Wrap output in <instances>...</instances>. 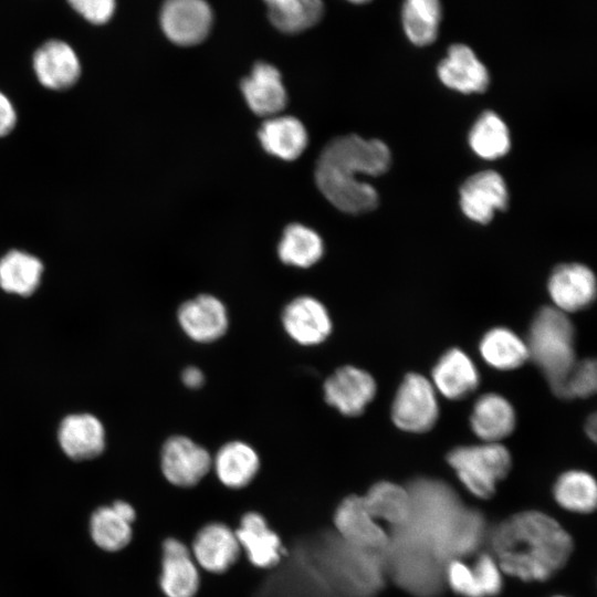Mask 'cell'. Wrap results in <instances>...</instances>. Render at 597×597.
<instances>
[{
    "label": "cell",
    "instance_id": "28",
    "mask_svg": "<svg viewBox=\"0 0 597 597\" xmlns=\"http://www.w3.org/2000/svg\"><path fill=\"white\" fill-rule=\"evenodd\" d=\"M363 500L375 520H384L392 527L405 524L410 516V494L398 484L378 482L368 490Z\"/></svg>",
    "mask_w": 597,
    "mask_h": 597
},
{
    "label": "cell",
    "instance_id": "33",
    "mask_svg": "<svg viewBox=\"0 0 597 597\" xmlns=\"http://www.w3.org/2000/svg\"><path fill=\"white\" fill-rule=\"evenodd\" d=\"M472 150L484 159H496L510 149V134L505 123L492 111L480 115L469 134Z\"/></svg>",
    "mask_w": 597,
    "mask_h": 597
},
{
    "label": "cell",
    "instance_id": "30",
    "mask_svg": "<svg viewBox=\"0 0 597 597\" xmlns=\"http://www.w3.org/2000/svg\"><path fill=\"white\" fill-rule=\"evenodd\" d=\"M271 23L284 33L303 32L323 17L322 0H263Z\"/></svg>",
    "mask_w": 597,
    "mask_h": 597
},
{
    "label": "cell",
    "instance_id": "14",
    "mask_svg": "<svg viewBox=\"0 0 597 597\" xmlns=\"http://www.w3.org/2000/svg\"><path fill=\"white\" fill-rule=\"evenodd\" d=\"M182 332L197 343H211L222 337L229 325L224 304L216 296L201 294L182 303L177 312Z\"/></svg>",
    "mask_w": 597,
    "mask_h": 597
},
{
    "label": "cell",
    "instance_id": "8",
    "mask_svg": "<svg viewBox=\"0 0 597 597\" xmlns=\"http://www.w3.org/2000/svg\"><path fill=\"white\" fill-rule=\"evenodd\" d=\"M212 20V10L206 0H166L159 15L165 35L181 46L202 42L210 32Z\"/></svg>",
    "mask_w": 597,
    "mask_h": 597
},
{
    "label": "cell",
    "instance_id": "42",
    "mask_svg": "<svg viewBox=\"0 0 597 597\" xmlns=\"http://www.w3.org/2000/svg\"><path fill=\"white\" fill-rule=\"evenodd\" d=\"M585 429H586V432H587L588 437L591 440H595V438H596V416H595V413H593L587 419V423H586Z\"/></svg>",
    "mask_w": 597,
    "mask_h": 597
},
{
    "label": "cell",
    "instance_id": "3",
    "mask_svg": "<svg viewBox=\"0 0 597 597\" xmlns=\"http://www.w3.org/2000/svg\"><path fill=\"white\" fill-rule=\"evenodd\" d=\"M500 568L523 580H545L572 553L568 533L548 515L527 511L498 525L491 535Z\"/></svg>",
    "mask_w": 597,
    "mask_h": 597
},
{
    "label": "cell",
    "instance_id": "1",
    "mask_svg": "<svg viewBox=\"0 0 597 597\" xmlns=\"http://www.w3.org/2000/svg\"><path fill=\"white\" fill-rule=\"evenodd\" d=\"M407 490L410 516L405 524L391 528L390 541L422 549L443 565L472 553L481 544L483 516L465 507L447 483L418 478Z\"/></svg>",
    "mask_w": 597,
    "mask_h": 597
},
{
    "label": "cell",
    "instance_id": "22",
    "mask_svg": "<svg viewBox=\"0 0 597 597\" xmlns=\"http://www.w3.org/2000/svg\"><path fill=\"white\" fill-rule=\"evenodd\" d=\"M135 516L133 506L124 501H116L112 506L97 509L90 523L93 541L98 547L108 552L124 548L130 542V524Z\"/></svg>",
    "mask_w": 597,
    "mask_h": 597
},
{
    "label": "cell",
    "instance_id": "19",
    "mask_svg": "<svg viewBox=\"0 0 597 597\" xmlns=\"http://www.w3.org/2000/svg\"><path fill=\"white\" fill-rule=\"evenodd\" d=\"M199 573L188 547L176 538L163 545L160 587L167 597H193L199 588Z\"/></svg>",
    "mask_w": 597,
    "mask_h": 597
},
{
    "label": "cell",
    "instance_id": "37",
    "mask_svg": "<svg viewBox=\"0 0 597 597\" xmlns=\"http://www.w3.org/2000/svg\"><path fill=\"white\" fill-rule=\"evenodd\" d=\"M472 572L481 597H492L500 593L501 570L493 557L488 554L480 555L472 566Z\"/></svg>",
    "mask_w": 597,
    "mask_h": 597
},
{
    "label": "cell",
    "instance_id": "43",
    "mask_svg": "<svg viewBox=\"0 0 597 597\" xmlns=\"http://www.w3.org/2000/svg\"><path fill=\"white\" fill-rule=\"evenodd\" d=\"M347 1L353 2V3L360 4V3L368 2L369 0H347Z\"/></svg>",
    "mask_w": 597,
    "mask_h": 597
},
{
    "label": "cell",
    "instance_id": "41",
    "mask_svg": "<svg viewBox=\"0 0 597 597\" xmlns=\"http://www.w3.org/2000/svg\"><path fill=\"white\" fill-rule=\"evenodd\" d=\"M181 380L188 388L197 389L202 386L205 375L198 367L189 366L184 369Z\"/></svg>",
    "mask_w": 597,
    "mask_h": 597
},
{
    "label": "cell",
    "instance_id": "44",
    "mask_svg": "<svg viewBox=\"0 0 597 597\" xmlns=\"http://www.w3.org/2000/svg\"><path fill=\"white\" fill-rule=\"evenodd\" d=\"M557 597H562V596H557Z\"/></svg>",
    "mask_w": 597,
    "mask_h": 597
},
{
    "label": "cell",
    "instance_id": "6",
    "mask_svg": "<svg viewBox=\"0 0 597 597\" xmlns=\"http://www.w3.org/2000/svg\"><path fill=\"white\" fill-rule=\"evenodd\" d=\"M385 564L395 582L413 596L437 597L443 587L446 565L422 549L389 541Z\"/></svg>",
    "mask_w": 597,
    "mask_h": 597
},
{
    "label": "cell",
    "instance_id": "40",
    "mask_svg": "<svg viewBox=\"0 0 597 597\" xmlns=\"http://www.w3.org/2000/svg\"><path fill=\"white\" fill-rule=\"evenodd\" d=\"M15 124V112L11 102L0 92V136L8 134Z\"/></svg>",
    "mask_w": 597,
    "mask_h": 597
},
{
    "label": "cell",
    "instance_id": "4",
    "mask_svg": "<svg viewBox=\"0 0 597 597\" xmlns=\"http://www.w3.org/2000/svg\"><path fill=\"white\" fill-rule=\"evenodd\" d=\"M528 358L542 370L554 394L574 367V327L556 307H542L532 321L527 342Z\"/></svg>",
    "mask_w": 597,
    "mask_h": 597
},
{
    "label": "cell",
    "instance_id": "2",
    "mask_svg": "<svg viewBox=\"0 0 597 597\" xmlns=\"http://www.w3.org/2000/svg\"><path fill=\"white\" fill-rule=\"evenodd\" d=\"M391 164L390 150L379 139L345 135L332 139L320 154L315 182L323 196L346 213H365L378 205L376 189L356 175L379 176Z\"/></svg>",
    "mask_w": 597,
    "mask_h": 597
},
{
    "label": "cell",
    "instance_id": "25",
    "mask_svg": "<svg viewBox=\"0 0 597 597\" xmlns=\"http://www.w3.org/2000/svg\"><path fill=\"white\" fill-rule=\"evenodd\" d=\"M59 440L70 458L91 459L104 449V429L98 419L92 415H72L62 421Z\"/></svg>",
    "mask_w": 597,
    "mask_h": 597
},
{
    "label": "cell",
    "instance_id": "16",
    "mask_svg": "<svg viewBox=\"0 0 597 597\" xmlns=\"http://www.w3.org/2000/svg\"><path fill=\"white\" fill-rule=\"evenodd\" d=\"M242 95L259 116L279 115L286 106L287 93L280 71L266 62H258L241 82Z\"/></svg>",
    "mask_w": 597,
    "mask_h": 597
},
{
    "label": "cell",
    "instance_id": "18",
    "mask_svg": "<svg viewBox=\"0 0 597 597\" xmlns=\"http://www.w3.org/2000/svg\"><path fill=\"white\" fill-rule=\"evenodd\" d=\"M33 67L39 81L52 90L73 85L81 73L76 53L61 40H50L41 45L34 53Z\"/></svg>",
    "mask_w": 597,
    "mask_h": 597
},
{
    "label": "cell",
    "instance_id": "10",
    "mask_svg": "<svg viewBox=\"0 0 597 597\" xmlns=\"http://www.w3.org/2000/svg\"><path fill=\"white\" fill-rule=\"evenodd\" d=\"M335 527L343 542L371 552H384L389 536L367 510L363 496L345 498L334 514Z\"/></svg>",
    "mask_w": 597,
    "mask_h": 597
},
{
    "label": "cell",
    "instance_id": "17",
    "mask_svg": "<svg viewBox=\"0 0 597 597\" xmlns=\"http://www.w3.org/2000/svg\"><path fill=\"white\" fill-rule=\"evenodd\" d=\"M438 75L447 87L464 94L484 92L489 85L488 70L464 44L450 46L438 65Z\"/></svg>",
    "mask_w": 597,
    "mask_h": 597
},
{
    "label": "cell",
    "instance_id": "20",
    "mask_svg": "<svg viewBox=\"0 0 597 597\" xmlns=\"http://www.w3.org/2000/svg\"><path fill=\"white\" fill-rule=\"evenodd\" d=\"M240 547L234 532L227 525L211 523L197 534L192 553L202 568L211 573H222L237 562Z\"/></svg>",
    "mask_w": 597,
    "mask_h": 597
},
{
    "label": "cell",
    "instance_id": "38",
    "mask_svg": "<svg viewBox=\"0 0 597 597\" xmlns=\"http://www.w3.org/2000/svg\"><path fill=\"white\" fill-rule=\"evenodd\" d=\"M444 579L448 582L449 586L461 596L481 597L472 567L467 566L459 559H452L447 563L444 568Z\"/></svg>",
    "mask_w": 597,
    "mask_h": 597
},
{
    "label": "cell",
    "instance_id": "26",
    "mask_svg": "<svg viewBox=\"0 0 597 597\" xmlns=\"http://www.w3.org/2000/svg\"><path fill=\"white\" fill-rule=\"evenodd\" d=\"M212 467L219 481L231 489L248 485L260 469V458L250 444L230 441L223 444L212 459Z\"/></svg>",
    "mask_w": 597,
    "mask_h": 597
},
{
    "label": "cell",
    "instance_id": "15",
    "mask_svg": "<svg viewBox=\"0 0 597 597\" xmlns=\"http://www.w3.org/2000/svg\"><path fill=\"white\" fill-rule=\"evenodd\" d=\"M548 292L556 308L562 312L583 310L596 297L595 275L583 264H561L549 276Z\"/></svg>",
    "mask_w": 597,
    "mask_h": 597
},
{
    "label": "cell",
    "instance_id": "31",
    "mask_svg": "<svg viewBox=\"0 0 597 597\" xmlns=\"http://www.w3.org/2000/svg\"><path fill=\"white\" fill-rule=\"evenodd\" d=\"M480 353L490 366L501 370L517 368L528 358L526 344L504 327L493 328L482 337Z\"/></svg>",
    "mask_w": 597,
    "mask_h": 597
},
{
    "label": "cell",
    "instance_id": "27",
    "mask_svg": "<svg viewBox=\"0 0 597 597\" xmlns=\"http://www.w3.org/2000/svg\"><path fill=\"white\" fill-rule=\"evenodd\" d=\"M470 423L478 437L488 442H496L513 431L514 409L502 396L486 394L475 401Z\"/></svg>",
    "mask_w": 597,
    "mask_h": 597
},
{
    "label": "cell",
    "instance_id": "9",
    "mask_svg": "<svg viewBox=\"0 0 597 597\" xmlns=\"http://www.w3.org/2000/svg\"><path fill=\"white\" fill-rule=\"evenodd\" d=\"M161 470L174 485L189 488L196 485L210 471V453L188 437H170L161 449Z\"/></svg>",
    "mask_w": 597,
    "mask_h": 597
},
{
    "label": "cell",
    "instance_id": "11",
    "mask_svg": "<svg viewBox=\"0 0 597 597\" xmlns=\"http://www.w3.org/2000/svg\"><path fill=\"white\" fill-rule=\"evenodd\" d=\"M325 401L349 417L364 412L376 394V383L366 370L343 366L323 386Z\"/></svg>",
    "mask_w": 597,
    "mask_h": 597
},
{
    "label": "cell",
    "instance_id": "7",
    "mask_svg": "<svg viewBox=\"0 0 597 597\" xmlns=\"http://www.w3.org/2000/svg\"><path fill=\"white\" fill-rule=\"evenodd\" d=\"M438 404L432 385L422 375L408 374L392 402L395 425L409 432L430 430L437 421Z\"/></svg>",
    "mask_w": 597,
    "mask_h": 597
},
{
    "label": "cell",
    "instance_id": "35",
    "mask_svg": "<svg viewBox=\"0 0 597 597\" xmlns=\"http://www.w3.org/2000/svg\"><path fill=\"white\" fill-rule=\"evenodd\" d=\"M554 496L563 507L569 511L588 513L596 506L595 480L583 471L565 472L554 485Z\"/></svg>",
    "mask_w": 597,
    "mask_h": 597
},
{
    "label": "cell",
    "instance_id": "36",
    "mask_svg": "<svg viewBox=\"0 0 597 597\" xmlns=\"http://www.w3.org/2000/svg\"><path fill=\"white\" fill-rule=\"evenodd\" d=\"M596 377L595 360L585 359L574 365L556 395L565 399L588 397L596 390Z\"/></svg>",
    "mask_w": 597,
    "mask_h": 597
},
{
    "label": "cell",
    "instance_id": "34",
    "mask_svg": "<svg viewBox=\"0 0 597 597\" xmlns=\"http://www.w3.org/2000/svg\"><path fill=\"white\" fill-rule=\"evenodd\" d=\"M441 17L439 0H405L402 23L408 39L416 45L434 41Z\"/></svg>",
    "mask_w": 597,
    "mask_h": 597
},
{
    "label": "cell",
    "instance_id": "12",
    "mask_svg": "<svg viewBox=\"0 0 597 597\" xmlns=\"http://www.w3.org/2000/svg\"><path fill=\"white\" fill-rule=\"evenodd\" d=\"M284 331L302 346H315L331 335L333 324L325 305L317 298L302 295L287 303L282 312Z\"/></svg>",
    "mask_w": 597,
    "mask_h": 597
},
{
    "label": "cell",
    "instance_id": "32",
    "mask_svg": "<svg viewBox=\"0 0 597 597\" xmlns=\"http://www.w3.org/2000/svg\"><path fill=\"white\" fill-rule=\"evenodd\" d=\"M42 271V263L35 256L10 251L0 260V286L10 293L30 295L40 283Z\"/></svg>",
    "mask_w": 597,
    "mask_h": 597
},
{
    "label": "cell",
    "instance_id": "23",
    "mask_svg": "<svg viewBox=\"0 0 597 597\" xmlns=\"http://www.w3.org/2000/svg\"><path fill=\"white\" fill-rule=\"evenodd\" d=\"M439 391L449 399H461L479 385V373L467 354L458 348L446 352L432 369Z\"/></svg>",
    "mask_w": 597,
    "mask_h": 597
},
{
    "label": "cell",
    "instance_id": "29",
    "mask_svg": "<svg viewBox=\"0 0 597 597\" xmlns=\"http://www.w3.org/2000/svg\"><path fill=\"white\" fill-rule=\"evenodd\" d=\"M277 254L283 263L305 269L322 259L324 243L313 229L301 223H292L283 231Z\"/></svg>",
    "mask_w": 597,
    "mask_h": 597
},
{
    "label": "cell",
    "instance_id": "21",
    "mask_svg": "<svg viewBox=\"0 0 597 597\" xmlns=\"http://www.w3.org/2000/svg\"><path fill=\"white\" fill-rule=\"evenodd\" d=\"M263 149L280 159L295 160L306 149L308 135L303 123L289 115L266 118L258 133Z\"/></svg>",
    "mask_w": 597,
    "mask_h": 597
},
{
    "label": "cell",
    "instance_id": "5",
    "mask_svg": "<svg viewBox=\"0 0 597 597\" xmlns=\"http://www.w3.org/2000/svg\"><path fill=\"white\" fill-rule=\"evenodd\" d=\"M447 460L465 488L482 499L495 492L496 483L511 468L509 451L496 442L455 448Z\"/></svg>",
    "mask_w": 597,
    "mask_h": 597
},
{
    "label": "cell",
    "instance_id": "24",
    "mask_svg": "<svg viewBox=\"0 0 597 597\" xmlns=\"http://www.w3.org/2000/svg\"><path fill=\"white\" fill-rule=\"evenodd\" d=\"M234 534L254 566L269 568L280 561L281 541L259 513L249 512L243 515Z\"/></svg>",
    "mask_w": 597,
    "mask_h": 597
},
{
    "label": "cell",
    "instance_id": "13",
    "mask_svg": "<svg viewBox=\"0 0 597 597\" xmlns=\"http://www.w3.org/2000/svg\"><path fill=\"white\" fill-rule=\"evenodd\" d=\"M509 193L504 179L493 170H484L469 177L460 188V206L463 213L478 223H488L494 212L505 210Z\"/></svg>",
    "mask_w": 597,
    "mask_h": 597
},
{
    "label": "cell",
    "instance_id": "39",
    "mask_svg": "<svg viewBox=\"0 0 597 597\" xmlns=\"http://www.w3.org/2000/svg\"><path fill=\"white\" fill-rule=\"evenodd\" d=\"M84 19L94 24H103L114 14L115 0H67Z\"/></svg>",
    "mask_w": 597,
    "mask_h": 597
}]
</instances>
